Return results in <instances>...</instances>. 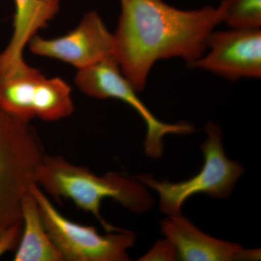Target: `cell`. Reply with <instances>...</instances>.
<instances>
[{"label": "cell", "instance_id": "cell-1", "mask_svg": "<svg viewBox=\"0 0 261 261\" xmlns=\"http://www.w3.org/2000/svg\"><path fill=\"white\" fill-rule=\"evenodd\" d=\"M121 14L113 34V56L137 92L161 60L180 58L187 65L206 50L207 38L223 22L219 7L183 10L163 0H120Z\"/></svg>", "mask_w": 261, "mask_h": 261}, {"label": "cell", "instance_id": "cell-2", "mask_svg": "<svg viewBox=\"0 0 261 261\" xmlns=\"http://www.w3.org/2000/svg\"><path fill=\"white\" fill-rule=\"evenodd\" d=\"M36 182L51 197L69 199L77 207L93 215L107 232L119 228L102 219L100 207L105 199H113L136 214L149 211L154 205L145 185L137 178L116 172L97 176L61 156L44 155L36 173Z\"/></svg>", "mask_w": 261, "mask_h": 261}, {"label": "cell", "instance_id": "cell-3", "mask_svg": "<svg viewBox=\"0 0 261 261\" xmlns=\"http://www.w3.org/2000/svg\"><path fill=\"white\" fill-rule=\"evenodd\" d=\"M44 150L35 130L0 109V236L23 224L22 202L36 182Z\"/></svg>", "mask_w": 261, "mask_h": 261}, {"label": "cell", "instance_id": "cell-4", "mask_svg": "<svg viewBox=\"0 0 261 261\" xmlns=\"http://www.w3.org/2000/svg\"><path fill=\"white\" fill-rule=\"evenodd\" d=\"M205 130L207 139L200 146L205 159L203 167L193 177L177 183L166 179L158 181L149 173L135 177L159 194L160 210L163 214L168 216L181 214L185 201L197 194L226 199L243 174V166L228 159L225 153L219 126L210 121L206 124Z\"/></svg>", "mask_w": 261, "mask_h": 261}, {"label": "cell", "instance_id": "cell-5", "mask_svg": "<svg viewBox=\"0 0 261 261\" xmlns=\"http://www.w3.org/2000/svg\"><path fill=\"white\" fill-rule=\"evenodd\" d=\"M30 192L37 201L48 234L64 260L127 261V250L135 245V233L119 229L102 235L93 226L73 222L59 212L37 183Z\"/></svg>", "mask_w": 261, "mask_h": 261}, {"label": "cell", "instance_id": "cell-6", "mask_svg": "<svg viewBox=\"0 0 261 261\" xmlns=\"http://www.w3.org/2000/svg\"><path fill=\"white\" fill-rule=\"evenodd\" d=\"M0 109L24 121H56L73 112L71 90L61 79L47 78L25 64L0 75Z\"/></svg>", "mask_w": 261, "mask_h": 261}, {"label": "cell", "instance_id": "cell-7", "mask_svg": "<svg viewBox=\"0 0 261 261\" xmlns=\"http://www.w3.org/2000/svg\"><path fill=\"white\" fill-rule=\"evenodd\" d=\"M75 83L87 95L97 99H119L135 110L147 126L145 150L151 159L157 160L162 156L163 140L166 135H187L195 132V128L185 122L169 124L158 119L138 97V92L122 73L113 56L79 70Z\"/></svg>", "mask_w": 261, "mask_h": 261}, {"label": "cell", "instance_id": "cell-8", "mask_svg": "<svg viewBox=\"0 0 261 261\" xmlns=\"http://www.w3.org/2000/svg\"><path fill=\"white\" fill-rule=\"evenodd\" d=\"M207 54L189 67L207 70L228 80L261 77L260 29L213 31L206 42Z\"/></svg>", "mask_w": 261, "mask_h": 261}, {"label": "cell", "instance_id": "cell-9", "mask_svg": "<svg viewBox=\"0 0 261 261\" xmlns=\"http://www.w3.org/2000/svg\"><path fill=\"white\" fill-rule=\"evenodd\" d=\"M33 54L65 62L82 70L113 56V34L97 12H89L71 32L54 39L34 36L29 43Z\"/></svg>", "mask_w": 261, "mask_h": 261}, {"label": "cell", "instance_id": "cell-10", "mask_svg": "<svg viewBox=\"0 0 261 261\" xmlns=\"http://www.w3.org/2000/svg\"><path fill=\"white\" fill-rule=\"evenodd\" d=\"M161 231L184 261L258 260L260 250H247L238 244L218 240L202 232L181 214L161 222Z\"/></svg>", "mask_w": 261, "mask_h": 261}, {"label": "cell", "instance_id": "cell-11", "mask_svg": "<svg viewBox=\"0 0 261 261\" xmlns=\"http://www.w3.org/2000/svg\"><path fill=\"white\" fill-rule=\"evenodd\" d=\"M13 32L8 46L0 51V75L24 66L23 49L39 29L54 18L58 8L43 0H14Z\"/></svg>", "mask_w": 261, "mask_h": 261}, {"label": "cell", "instance_id": "cell-12", "mask_svg": "<svg viewBox=\"0 0 261 261\" xmlns=\"http://www.w3.org/2000/svg\"><path fill=\"white\" fill-rule=\"evenodd\" d=\"M23 232L15 261H63V255L48 234L37 201L30 190L22 202Z\"/></svg>", "mask_w": 261, "mask_h": 261}, {"label": "cell", "instance_id": "cell-13", "mask_svg": "<svg viewBox=\"0 0 261 261\" xmlns=\"http://www.w3.org/2000/svg\"><path fill=\"white\" fill-rule=\"evenodd\" d=\"M219 7L230 28L260 29L261 0H221Z\"/></svg>", "mask_w": 261, "mask_h": 261}, {"label": "cell", "instance_id": "cell-14", "mask_svg": "<svg viewBox=\"0 0 261 261\" xmlns=\"http://www.w3.org/2000/svg\"><path fill=\"white\" fill-rule=\"evenodd\" d=\"M177 260L176 247L168 239L161 240L154 244L153 247L145 255L141 257L140 261H173Z\"/></svg>", "mask_w": 261, "mask_h": 261}, {"label": "cell", "instance_id": "cell-15", "mask_svg": "<svg viewBox=\"0 0 261 261\" xmlns=\"http://www.w3.org/2000/svg\"><path fill=\"white\" fill-rule=\"evenodd\" d=\"M44 3H47V5L50 6L55 7V8L59 9V3L61 0H43Z\"/></svg>", "mask_w": 261, "mask_h": 261}]
</instances>
